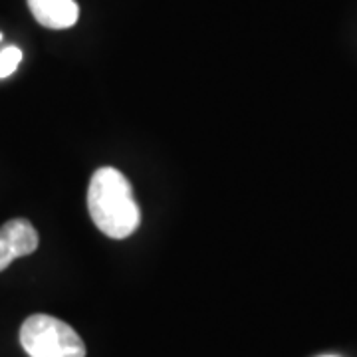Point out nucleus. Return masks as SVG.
<instances>
[{"label":"nucleus","instance_id":"f257e3e1","mask_svg":"<svg viewBox=\"0 0 357 357\" xmlns=\"http://www.w3.org/2000/svg\"><path fill=\"white\" fill-rule=\"evenodd\" d=\"M88 208L93 225L109 238L121 241L139 229L141 213L133 189L126 175L114 167H102L93 173Z\"/></svg>","mask_w":357,"mask_h":357},{"label":"nucleus","instance_id":"f03ea898","mask_svg":"<svg viewBox=\"0 0 357 357\" xmlns=\"http://www.w3.org/2000/svg\"><path fill=\"white\" fill-rule=\"evenodd\" d=\"M20 344L30 357H86V345L62 319L34 314L20 328Z\"/></svg>","mask_w":357,"mask_h":357},{"label":"nucleus","instance_id":"7ed1b4c3","mask_svg":"<svg viewBox=\"0 0 357 357\" xmlns=\"http://www.w3.org/2000/svg\"><path fill=\"white\" fill-rule=\"evenodd\" d=\"M38 232L26 218H13L0 227V272L14 262V258L32 255L38 248Z\"/></svg>","mask_w":357,"mask_h":357},{"label":"nucleus","instance_id":"20e7f679","mask_svg":"<svg viewBox=\"0 0 357 357\" xmlns=\"http://www.w3.org/2000/svg\"><path fill=\"white\" fill-rule=\"evenodd\" d=\"M28 8L38 24L52 30L72 28L79 18L76 0H28Z\"/></svg>","mask_w":357,"mask_h":357},{"label":"nucleus","instance_id":"39448f33","mask_svg":"<svg viewBox=\"0 0 357 357\" xmlns=\"http://www.w3.org/2000/svg\"><path fill=\"white\" fill-rule=\"evenodd\" d=\"M20 62H22V50L20 48L8 46L0 52V79L13 76Z\"/></svg>","mask_w":357,"mask_h":357},{"label":"nucleus","instance_id":"423d86ee","mask_svg":"<svg viewBox=\"0 0 357 357\" xmlns=\"http://www.w3.org/2000/svg\"><path fill=\"white\" fill-rule=\"evenodd\" d=\"M321 357H340V356H321Z\"/></svg>","mask_w":357,"mask_h":357},{"label":"nucleus","instance_id":"0eeeda50","mask_svg":"<svg viewBox=\"0 0 357 357\" xmlns=\"http://www.w3.org/2000/svg\"><path fill=\"white\" fill-rule=\"evenodd\" d=\"M0 40H2V34H0Z\"/></svg>","mask_w":357,"mask_h":357}]
</instances>
